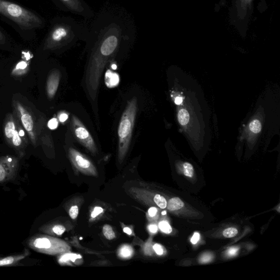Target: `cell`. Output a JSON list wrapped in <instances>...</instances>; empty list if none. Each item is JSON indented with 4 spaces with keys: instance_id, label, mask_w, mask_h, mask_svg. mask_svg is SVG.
I'll list each match as a JSON object with an SVG mask.
<instances>
[{
    "instance_id": "cell-31",
    "label": "cell",
    "mask_w": 280,
    "mask_h": 280,
    "mask_svg": "<svg viewBox=\"0 0 280 280\" xmlns=\"http://www.w3.org/2000/svg\"><path fill=\"white\" fill-rule=\"evenodd\" d=\"M153 249L157 254L159 255H162L164 253L163 248L159 244H155L153 246Z\"/></svg>"
},
{
    "instance_id": "cell-15",
    "label": "cell",
    "mask_w": 280,
    "mask_h": 280,
    "mask_svg": "<svg viewBox=\"0 0 280 280\" xmlns=\"http://www.w3.org/2000/svg\"><path fill=\"white\" fill-rule=\"evenodd\" d=\"M27 146L24 140L20 137L18 132L16 129L15 132H14L12 140V147L18 150L21 154L23 152V149Z\"/></svg>"
},
{
    "instance_id": "cell-30",
    "label": "cell",
    "mask_w": 280,
    "mask_h": 280,
    "mask_svg": "<svg viewBox=\"0 0 280 280\" xmlns=\"http://www.w3.org/2000/svg\"><path fill=\"white\" fill-rule=\"evenodd\" d=\"M104 210L103 208L100 207H96L91 213V216L92 218H95L100 213H102L103 212Z\"/></svg>"
},
{
    "instance_id": "cell-42",
    "label": "cell",
    "mask_w": 280,
    "mask_h": 280,
    "mask_svg": "<svg viewBox=\"0 0 280 280\" xmlns=\"http://www.w3.org/2000/svg\"><path fill=\"white\" fill-rule=\"evenodd\" d=\"M112 68L113 70H116V69H117L116 65L113 64L112 66Z\"/></svg>"
},
{
    "instance_id": "cell-23",
    "label": "cell",
    "mask_w": 280,
    "mask_h": 280,
    "mask_svg": "<svg viewBox=\"0 0 280 280\" xmlns=\"http://www.w3.org/2000/svg\"><path fill=\"white\" fill-rule=\"evenodd\" d=\"M238 231L235 228H228L225 230L223 232V235L227 238H233L235 236L238 234Z\"/></svg>"
},
{
    "instance_id": "cell-18",
    "label": "cell",
    "mask_w": 280,
    "mask_h": 280,
    "mask_svg": "<svg viewBox=\"0 0 280 280\" xmlns=\"http://www.w3.org/2000/svg\"><path fill=\"white\" fill-rule=\"evenodd\" d=\"M178 120L179 123L182 126H185L189 123L190 120V114L188 111L181 109L178 113Z\"/></svg>"
},
{
    "instance_id": "cell-2",
    "label": "cell",
    "mask_w": 280,
    "mask_h": 280,
    "mask_svg": "<svg viewBox=\"0 0 280 280\" xmlns=\"http://www.w3.org/2000/svg\"><path fill=\"white\" fill-rule=\"evenodd\" d=\"M89 31L75 19L66 18L56 23L45 41L44 50L56 51L67 48L79 40H87Z\"/></svg>"
},
{
    "instance_id": "cell-26",
    "label": "cell",
    "mask_w": 280,
    "mask_h": 280,
    "mask_svg": "<svg viewBox=\"0 0 280 280\" xmlns=\"http://www.w3.org/2000/svg\"><path fill=\"white\" fill-rule=\"evenodd\" d=\"M78 257H81L80 255H76L75 254H67L63 256L60 260V262H67L68 260L75 262V261L78 258Z\"/></svg>"
},
{
    "instance_id": "cell-25",
    "label": "cell",
    "mask_w": 280,
    "mask_h": 280,
    "mask_svg": "<svg viewBox=\"0 0 280 280\" xmlns=\"http://www.w3.org/2000/svg\"><path fill=\"white\" fill-rule=\"evenodd\" d=\"M133 254L132 248L129 246H125L120 250V256L123 257H130Z\"/></svg>"
},
{
    "instance_id": "cell-29",
    "label": "cell",
    "mask_w": 280,
    "mask_h": 280,
    "mask_svg": "<svg viewBox=\"0 0 280 280\" xmlns=\"http://www.w3.org/2000/svg\"><path fill=\"white\" fill-rule=\"evenodd\" d=\"M57 126H58V121H57L56 118H54L49 121L48 127L49 129H52V130L55 129Z\"/></svg>"
},
{
    "instance_id": "cell-13",
    "label": "cell",
    "mask_w": 280,
    "mask_h": 280,
    "mask_svg": "<svg viewBox=\"0 0 280 280\" xmlns=\"http://www.w3.org/2000/svg\"><path fill=\"white\" fill-rule=\"evenodd\" d=\"M119 76L118 74L110 70H107L105 76V82L107 87L113 88L119 83Z\"/></svg>"
},
{
    "instance_id": "cell-43",
    "label": "cell",
    "mask_w": 280,
    "mask_h": 280,
    "mask_svg": "<svg viewBox=\"0 0 280 280\" xmlns=\"http://www.w3.org/2000/svg\"><path fill=\"white\" fill-rule=\"evenodd\" d=\"M167 214V212L166 211H164L162 212V214L163 215H165V214Z\"/></svg>"
},
{
    "instance_id": "cell-34",
    "label": "cell",
    "mask_w": 280,
    "mask_h": 280,
    "mask_svg": "<svg viewBox=\"0 0 280 280\" xmlns=\"http://www.w3.org/2000/svg\"><path fill=\"white\" fill-rule=\"evenodd\" d=\"M212 258V257L211 255H205L201 258L200 262L202 263L209 262L211 261Z\"/></svg>"
},
{
    "instance_id": "cell-36",
    "label": "cell",
    "mask_w": 280,
    "mask_h": 280,
    "mask_svg": "<svg viewBox=\"0 0 280 280\" xmlns=\"http://www.w3.org/2000/svg\"><path fill=\"white\" fill-rule=\"evenodd\" d=\"M157 212V209L156 207H150L148 210V213L150 216L154 217L155 216Z\"/></svg>"
},
{
    "instance_id": "cell-27",
    "label": "cell",
    "mask_w": 280,
    "mask_h": 280,
    "mask_svg": "<svg viewBox=\"0 0 280 280\" xmlns=\"http://www.w3.org/2000/svg\"><path fill=\"white\" fill-rule=\"evenodd\" d=\"M53 231L56 235H61L66 232V228L61 225H56L53 228Z\"/></svg>"
},
{
    "instance_id": "cell-33",
    "label": "cell",
    "mask_w": 280,
    "mask_h": 280,
    "mask_svg": "<svg viewBox=\"0 0 280 280\" xmlns=\"http://www.w3.org/2000/svg\"><path fill=\"white\" fill-rule=\"evenodd\" d=\"M227 1L228 0H220L219 3L216 5L215 9L218 11H220L222 7H224L226 5Z\"/></svg>"
},
{
    "instance_id": "cell-8",
    "label": "cell",
    "mask_w": 280,
    "mask_h": 280,
    "mask_svg": "<svg viewBox=\"0 0 280 280\" xmlns=\"http://www.w3.org/2000/svg\"><path fill=\"white\" fill-rule=\"evenodd\" d=\"M19 165V159L17 157L7 155L0 158V183L14 178Z\"/></svg>"
},
{
    "instance_id": "cell-1",
    "label": "cell",
    "mask_w": 280,
    "mask_h": 280,
    "mask_svg": "<svg viewBox=\"0 0 280 280\" xmlns=\"http://www.w3.org/2000/svg\"><path fill=\"white\" fill-rule=\"evenodd\" d=\"M123 20L111 13L100 14L89 31V59L85 76V87L93 102L97 99L100 77L107 61L122 43L129 40Z\"/></svg>"
},
{
    "instance_id": "cell-40",
    "label": "cell",
    "mask_w": 280,
    "mask_h": 280,
    "mask_svg": "<svg viewBox=\"0 0 280 280\" xmlns=\"http://www.w3.org/2000/svg\"><path fill=\"white\" fill-rule=\"evenodd\" d=\"M183 102V99L181 97H176L175 100V103L176 105H180Z\"/></svg>"
},
{
    "instance_id": "cell-37",
    "label": "cell",
    "mask_w": 280,
    "mask_h": 280,
    "mask_svg": "<svg viewBox=\"0 0 280 280\" xmlns=\"http://www.w3.org/2000/svg\"><path fill=\"white\" fill-rule=\"evenodd\" d=\"M68 115L66 113H63L60 114L59 116L60 121L63 122L66 121L68 119Z\"/></svg>"
},
{
    "instance_id": "cell-4",
    "label": "cell",
    "mask_w": 280,
    "mask_h": 280,
    "mask_svg": "<svg viewBox=\"0 0 280 280\" xmlns=\"http://www.w3.org/2000/svg\"><path fill=\"white\" fill-rule=\"evenodd\" d=\"M0 13L11 19L25 30L40 27L43 21L37 14L20 6L5 0H0Z\"/></svg>"
},
{
    "instance_id": "cell-7",
    "label": "cell",
    "mask_w": 280,
    "mask_h": 280,
    "mask_svg": "<svg viewBox=\"0 0 280 280\" xmlns=\"http://www.w3.org/2000/svg\"><path fill=\"white\" fill-rule=\"evenodd\" d=\"M71 127L75 137L82 145L92 152L97 151V146L94 139L82 121L75 116L72 117Z\"/></svg>"
},
{
    "instance_id": "cell-10",
    "label": "cell",
    "mask_w": 280,
    "mask_h": 280,
    "mask_svg": "<svg viewBox=\"0 0 280 280\" xmlns=\"http://www.w3.org/2000/svg\"><path fill=\"white\" fill-rule=\"evenodd\" d=\"M61 78L60 72L54 69L49 74L46 83L47 95L49 99H52L58 89Z\"/></svg>"
},
{
    "instance_id": "cell-24",
    "label": "cell",
    "mask_w": 280,
    "mask_h": 280,
    "mask_svg": "<svg viewBox=\"0 0 280 280\" xmlns=\"http://www.w3.org/2000/svg\"><path fill=\"white\" fill-rule=\"evenodd\" d=\"M159 227L161 231L165 233L169 234L172 232V228L167 222L163 221L160 222Z\"/></svg>"
},
{
    "instance_id": "cell-20",
    "label": "cell",
    "mask_w": 280,
    "mask_h": 280,
    "mask_svg": "<svg viewBox=\"0 0 280 280\" xmlns=\"http://www.w3.org/2000/svg\"><path fill=\"white\" fill-rule=\"evenodd\" d=\"M103 233L106 238L109 240L113 239L116 237L112 227L109 225H105L104 227Z\"/></svg>"
},
{
    "instance_id": "cell-38",
    "label": "cell",
    "mask_w": 280,
    "mask_h": 280,
    "mask_svg": "<svg viewBox=\"0 0 280 280\" xmlns=\"http://www.w3.org/2000/svg\"><path fill=\"white\" fill-rule=\"evenodd\" d=\"M149 231L152 233H155L158 231V227L157 226L152 225L148 227Z\"/></svg>"
},
{
    "instance_id": "cell-22",
    "label": "cell",
    "mask_w": 280,
    "mask_h": 280,
    "mask_svg": "<svg viewBox=\"0 0 280 280\" xmlns=\"http://www.w3.org/2000/svg\"><path fill=\"white\" fill-rule=\"evenodd\" d=\"M183 170L184 175L192 177L194 175V169L190 163H184L183 165Z\"/></svg>"
},
{
    "instance_id": "cell-5",
    "label": "cell",
    "mask_w": 280,
    "mask_h": 280,
    "mask_svg": "<svg viewBox=\"0 0 280 280\" xmlns=\"http://www.w3.org/2000/svg\"><path fill=\"white\" fill-rule=\"evenodd\" d=\"M254 12V0H232L229 10V22L242 38H246Z\"/></svg>"
},
{
    "instance_id": "cell-41",
    "label": "cell",
    "mask_w": 280,
    "mask_h": 280,
    "mask_svg": "<svg viewBox=\"0 0 280 280\" xmlns=\"http://www.w3.org/2000/svg\"><path fill=\"white\" fill-rule=\"evenodd\" d=\"M123 231L125 233H127L128 235H131L132 233V230L128 227L125 228L123 229Z\"/></svg>"
},
{
    "instance_id": "cell-17",
    "label": "cell",
    "mask_w": 280,
    "mask_h": 280,
    "mask_svg": "<svg viewBox=\"0 0 280 280\" xmlns=\"http://www.w3.org/2000/svg\"><path fill=\"white\" fill-rule=\"evenodd\" d=\"M184 203L179 198L176 197L171 199L167 203L168 209L170 211H175L182 209Z\"/></svg>"
},
{
    "instance_id": "cell-6",
    "label": "cell",
    "mask_w": 280,
    "mask_h": 280,
    "mask_svg": "<svg viewBox=\"0 0 280 280\" xmlns=\"http://www.w3.org/2000/svg\"><path fill=\"white\" fill-rule=\"evenodd\" d=\"M13 112L24 128L32 144L35 147L37 146L38 141V125L36 123L35 117L33 113L18 100H13Z\"/></svg>"
},
{
    "instance_id": "cell-35",
    "label": "cell",
    "mask_w": 280,
    "mask_h": 280,
    "mask_svg": "<svg viewBox=\"0 0 280 280\" xmlns=\"http://www.w3.org/2000/svg\"><path fill=\"white\" fill-rule=\"evenodd\" d=\"M200 239V235L198 233H195V234L193 235L192 236V238H191V242L193 244H196Z\"/></svg>"
},
{
    "instance_id": "cell-16",
    "label": "cell",
    "mask_w": 280,
    "mask_h": 280,
    "mask_svg": "<svg viewBox=\"0 0 280 280\" xmlns=\"http://www.w3.org/2000/svg\"><path fill=\"white\" fill-rule=\"evenodd\" d=\"M28 70V64L25 61L19 62L13 70L12 74L14 76H21L25 75Z\"/></svg>"
},
{
    "instance_id": "cell-32",
    "label": "cell",
    "mask_w": 280,
    "mask_h": 280,
    "mask_svg": "<svg viewBox=\"0 0 280 280\" xmlns=\"http://www.w3.org/2000/svg\"><path fill=\"white\" fill-rule=\"evenodd\" d=\"M239 251V248L238 247H232L231 248H229L227 251V255L229 256H234L238 253Z\"/></svg>"
},
{
    "instance_id": "cell-28",
    "label": "cell",
    "mask_w": 280,
    "mask_h": 280,
    "mask_svg": "<svg viewBox=\"0 0 280 280\" xmlns=\"http://www.w3.org/2000/svg\"><path fill=\"white\" fill-rule=\"evenodd\" d=\"M69 214L72 219H76L78 214V207L77 206L72 207L70 210Z\"/></svg>"
},
{
    "instance_id": "cell-21",
    "label": "cell",
    "mask_w": 280,
    "mask_h": 280,
    "mask_svg": "<svg viewBox=\"0 0 280 280\" xmlns=\"http://www.w3.org/2000/svg\"><path fill=\"white\" fill-rule=\"evenodd\" d=\"M154 200L156 204L159 206L161 209H165L167 206V202L166 199L163 197L157 195L154 198Z\"/></svg>"
},
{
    "instance_id": "cell-12",
    "label": "cell",
    "mask_w": 280,
    "mask_h": 280,
    "mask_svg": "<svg viewBox=\"0 0 280 280\" xmlns=\"http://www.w3.org/2000/svg\"><path fill=\"white\" fill-rule=\"evenodd\" d=\"M69 153L72 160H74L77 166L82 169H88L91 167V163L85 159L82 154L74 148L69 149Z\"/></svg>"
},
{
    "instance_id": "cell-11",
    "label": "cell",
    "mask_w": 280,
    "mask_h": 280,
    "mask_svg": "<svg viewBox=\"0 0 280 280\" xmlns=\"http://www.w3.org/2000/svg\"><path fill=\"white\" fill-rule=\"evenodd\" d=\"M16 129V116L14 112L6 115L4 123L5 139L9 146L12 147V140Z\"/></svg>"
},
{
    "instance_id": "cell-9",
    "label": "cell",
    "mask_w": 280,
    "mask_h": 280,
    "mask_svg": "<svg viewBox=\"0 0 280 280\" xmlns=\"http://www.w3.org/2000/svg\"><path fill=\"white\" fill-rule=\"evenodd\" d=\"M68 11L84 18L89 19L95 16L90 7L83 0H60Z\"/></svg>"
},
{
    "instance_id": "cell-14",
    "label": "cell",
    "mask_w": 280,
    "mask_h": 280,
    "mask_svg": "<svg viewBox=\"0 0 280 280\" xmlns=\"http://www.w3.org/2000/svg\"><path fill=\"white\" fill-rule=\"evenodd\" d=\"M28 254H29V253L26 251L24 254L21 255L9 256L3 258V259H0V267L8 266V265L17 263L20 261L23 260Z\"/></svg>"
},
{
    "instance_id": "cell-3",
    "label": "cell",
    "mask_w": 280,
    "mask_h": 280,
    "mask_svg": "<svg viewBox=\"0 0 280 280\" xmlns=\"http://www.w3.org/2000/svg\"><path fill=\"white\" fill-rule=\"evenodd\" d=\"M137 111L138 100L134 97L128 102L119 122L118 135L119 156L120 159L125 156L131 145Z\"/></svg>"
},
{
    "instance_id": "cell-39",
    "label": "cell",
    "mask_w": 280,
    "mask_h": 280,
    "mask_svg": "<svg viewBox=\"0 0 280 280\" xmlns=\"http://www.w3.org/2000/svg\"><path fill=\"white\" fill-rule=\"evenodd\" d=\"M6 41V37L4 34L0 30V44H4Z\"/></svg>"
},
{
    "instance_id": "cell-19",
    "label": "cell",
    "mask_w": 280,
    "mask_h": 280,
    "mask_svg": "<svg viewBox=\"0 0 280 280\" xmlns=\"http://www.w3.org/2000/svg\"><path fill=\"white\" fill-rule=\"evenodd\" d=\"M250 129L251 132L255 134L259 133L262 129L261 122L257 119L251 121L250 124Z\"/></svg>"
}]
</instances>
